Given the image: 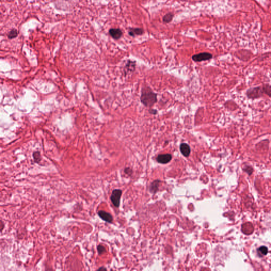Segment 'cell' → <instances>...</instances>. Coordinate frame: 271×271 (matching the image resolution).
Instances as JSON below:
<instances>
[{"label":"cell","mask_w":271,"mask_h":271,"mask_svg":"<svg viewBox=\"0 0 271 271\" xmlns=\"http://www.w3.org/2000/svg\"><path fill=\"white\" fill-rule=\"evenodd\" d=\"M140 100L145 107L151 108L157 101V96L149 87H145L141 91Z\"/></svg>","instance_id":"cell-1"},{"label":"cell","mask_w":271,"mask_h":271,"mask_svg":"<svg viewBox=\"0 0 271 271\" xmlns=\"http://www.w3.org/2000/svg\"><path fill=\"white\" fill-rule=\"evenodd\" d=\"M264 93L263 91L262 87H256L248 89L246 92V95L249 99L255 100L262 97Z\"/></svg>","instance_id":"cell-2"},{"label":"cell","mask_w":271,"mask_h":271,"mask_svg":"<svg viewBox=\"0 0 271 271\" xmlns=\"http://www.w3.org/2000/svg\"><path fill=\"white\" fill-rule=\"evenodd\" d=\"M121 194L122 191L121 190L115 189L113 191L112 194L110 196V199L111 202H112L113 205L117 208H118L120 205Z\"/></svg>","instance_id":"cell-3"},{"label":"cell","mask_w":271,"mask_h":271,"mask_svg":"<svg viewBox=\"0 0 271 271\" xmlns=\"http://www.w3.org/2000/svg\"><path fill=\"white\" fill-rule=\"evenodd\" d=\"M193 61L196 62L208 61L212 58V55L209 52H202L193 55L192 57Z\"/></svg>","instance_id":"cell-4"},{"label":"cell","mask_w":271,"mask_h":271,"mask_svg":"<svg viewBox=\"0 0 271 271\" xmlns=\"http://www.w3.org/2000/svg\"><path fill=\"white\" fill-rule=\"evenodd\" d=\"M98 216L105 221L109 222V223L112 222L113 219L112 216L109 212H107L105 211L100 210L98 211Z\"/></svg>","instance_id":"cell-5"},{"label":"cell","mask_w":271,"mask_h":271,"mask_svg":"<svg viewBox=\"0 0 271 271\" xmlns=\"http://www.w3.org/2000/svg\"><path fill=\"white\" fill-rule=\"evenodd\" d=\"M172 155L170 154L159 155L157 157V161L161 164H166L172 159Z\"/></svg>","instance_id":"cell-6"},{"label":"cell","mask_w":271,"mask_h":271,"mask_svg":"<svg viewBox=\"0 0 271 271\" xmlns=\"http://www.w3.org/2000/svg\"><path fill=\"white\" fill-rule=\"evenodd\" d=\"M180 151L182 155L185 157H188L191 153V148L190 146L186 143H182L180 145Z\"/></svg>","instance_id":"cell-7"},{"label":"cell","mask_w":271,"mask_h":271,"mask_svg":"<svg viewBox=\"0 0 271 271\" xmlns=\"http://www.w3.org/2000/svg\"><path fill=\"white\" fill-rule=\"evenodd\" d=\"M109 34L115 39H119L122 36V32L119 29H111L110 30Z\"/></svg>","instance_id":"cell-8"},{"label":"cell","mask_w":271,"mask_h":271,"mask_svg":"<svg viewBox=\"0 0 271 271\" xmlns=\"http://www.w3.org/2000/svg\"><path fill=\"white\" fill-rule=\"evenodd\" d=\"M264 93L271 98V85L268 84H264L262 86Z\"/></svg>","instance_id":"cell-9"},{"label":"cell","mask_w":271,"mask_h":271,"mask_svg":"<svg viewBox=\"0 0 271 271\" xmlns=\"http://www.w3.org/2000/svg\"><path fill=\"white\" fill-rule=\"evenodd\" d=\"M143 33L144 30L140 28L130 29L129 31V34L131 36H135L136 35H141Z\"/></svg>","instance_id":"cell-10"},{"label":"cell","mask_w":271,"mask_h":271,"mask_svg":"<svg viewBox=\"0 0 271 271\" xmlns=\"http://www.w3.org/2000/svg\"><path fill=\"white\" fill-rule=\"evenodd\" d=\"M257 252L260 256H265L268 253V249L265 246H262L257 249Z\"/></svg>","instance_id":"cell-11"},{"label":"cell","mask_w":271,"mask_h":271,"mask_svg":"<svg viewBox=\"0 0 271 271\" xmlns=\"http://www.w3.org/2000/svg\"><path fill=\"white\" fill-rule=\"evenodd\" d=\"M173 18V14L171 13H167L165 15H164V17L163 18V20L165 23H169V22H170L172 20Z\"/></svg>","instance_id":"cell-12"},{"label":"cell","mask_w":271,"mask_h":271,"mask_svg":"<svg viewBox=\"0 0 271 271\" xmlns=\"http://www.w3.org/2000/svg\"><path fill=\"white\" fill-rule=\"evenodd\" d=\"M126 68L128 72H133L135 70V64H134V62L129 61L127 65H126Z\"/></svg>","instance_id":"cell-13"},{"label":"cell","mask_w":271,"mask_h":271,"mask_svg":"<svg viewBox=\"0 0 271 271\" xmlns=\"http://www.w3.org/2000/svg\"><path fill=\"white\" fill-rule=\"evenodd\" d=\"M33 157L34 159V161L36 163H39L41 160V153L39 152H35L33 154Z\"/></svg>","instance_id":"cell-14"},{"label":"cell","mask_w":271,"mask_h":271,"mask_svg":"<svg viewBox=\"0 0 271 271\" xmlns=\"http://www.w3.org/2000/svg\"><path fill=\"white\" fill-rule=\"evenodd\" d=\"M17 34H18V32H17V30L15 29H12L11 31L9 33L8 38L10 39L15 38L17 36Z\"/></svg>","instance_id":"cell-15"},{"label":"cell","mask_w":271,"mask_h":271,"mask_svg":"<svg viewBox=\"0 0 271 271\" xmlns=\"http://www.w3.org/2000/svg\"><path fill=\"white\" fill-rule=\"evenodd\" d=\"M97 249H98V254H99L100 255H101V254H103V253H104L106 251V249H105V247L103 246V245H98V247H97Z\"/></svg>","instance_id":"cell-16"},{"label":"cell","mask_w":271,"mask_h":271,"mask_svg":"<svg viewBox=\"0 0 271 271\" xmlns=\"http://www.w3.org/2000/svg\"><path fill=\"white\" fill-rule=\"evenodd\" d=\"M158 186H159V181H154L152 183V186H151V188H152V191H156L158 189Z\"/></svg>","instance_id":"cell-17"},{"label":"cell","mask_w":271,"mask_h":271,"mask_svg":"<svg viewBox=\"0 0 271 271\" xmlns=\"http://www.w3.org/2000/svg\"><path fill=\"white\" fill-rule=\"evenodd\" d=\"M149 112L152 115H156L157 113V111L155 109H150L149 110Z\"/></svg>","instance_id":"cell-18"},{"label":"cell","mask_w":271,"mask_h":271,"mask_svg":"<svg viewBox=\"0 0 271 271\" xmlns=\"http://www.w3.org/2000/svg\"><path fill=\"white\" fill-rule=\"evenodd\" d=\"M0 223H1V225H0V229H1V231L2 232V230H3V229H4V224L3 223L2 220H1L0 221Z\"/></svg>","instance_id":"cell-19"},{"label":"cell","mask_w":271,"mask_h":271,"mask_svg":"<svg viewBox=\"0 0 271 271\" xmlns=\"http://www.w3.org/2000/svg\"><path fill=\"white\" fill-rule=\"evenodd\" d=\"M107 270V268H104L103 267H101L100 268H99L98 269V270Z\"/></svg>","instance_id":"cell-20"}]
</instances>
